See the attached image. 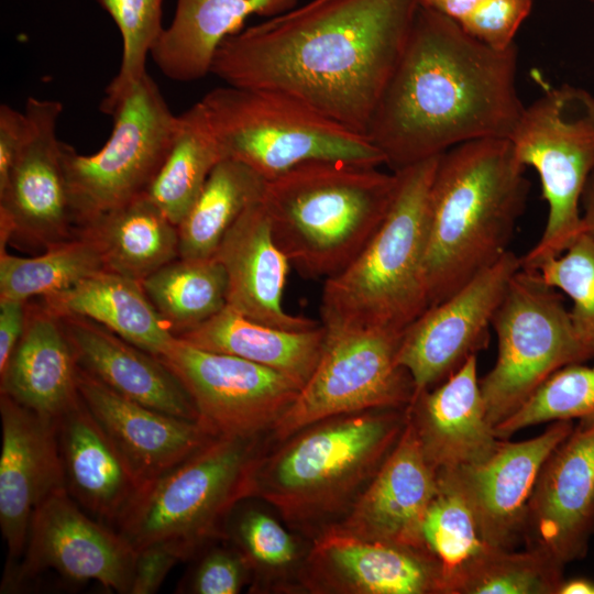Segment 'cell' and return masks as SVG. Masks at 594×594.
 <instances>
[{"instance_id":"1","label":"cell","mask_w":594,"mask_h":594,"mask_svg":"<svg viewBox=\"0 0 594 594\" xmlns=\"http://www.w3.org/2000/svg\"><path fill=\"white\" fill-rule=\"evenodd\" d=\"M419 7L311 0L227 37L210 74L229 86L290 95L365 134Z\"/></svg>"},{"instance_id":"2","label":"cell","mask_w":594,"mask_h":594,"mask_svg":"<svg viewBox=\"0 0 594 594\" xmlns=\"http://www.w3.org/2000/svg\"><path fill=\"white\" fill-rule=\"evenodd\" d=\"M517 47L496 50L420 4L366 129L392 172L479 139H509L524 111Z\"/></svg>"},{"instance_id":"3","label":"cell","mask_w":594,"mask_h":594,"mask_svg":"<svg viewBox=\"0 0 594 594\" xmlns=\"http://www.w3.org/2000/svg\"><path fill=\"white\" fill-rule=\"evenodd\" d=\"M525 168L509 139L473 140L439 155L427 201L429 307L509 251L529 193Z\"/></svg>"},{"instance_id":"4","label":"cell","mask_w":594,"mask_h":594,"mask_svg":"<svg viewBox=\"0 0 594 594\" xmlns=\"http://www.w3.org/2000/svg\"><path fill=\"white\" fill-rule=\"evenodd\" d=\"M406 421L407 407L308 425L264 451L253 473L251 497L265 501L294 529L317 536L349 512Z\"/></svg>"},{"instance_id":"5","label":"cell","mask_w":594,"mask_h":594,"mask_svg":"<svg viewBox=\"0 0 594 594\" xmlns=\"http://www.w3.org/2000/svg\"><path fill=\"white\" fill-rule=\"evenodd\" d=\"M397 188V172L319 160L267 180L263 204L273 238L292 266L302 277L324 280L367 244Z\"/></svg>"},{"instance_id":"6","label":"cell","mask_w":594,"mask_h":594,"mask_svg":"<svg viewBox=\"0 0 594 594\" xmlns=\"http://www.w3.org/2000/svg\"><path fill=\"white\" fill-rule=\"evenodd\" d=\"M438 157L397 170L396 196L374 235L350 264L323 280L320 323L327 331L403 333L429 307L427 201Z\"/></svg>"},{"instance_id":"7","label":"cell","mask_w":594,"mask_h":594,"mask_svg":"<svg viewBox=\"0 0 594 594\" xmlns=\"http://www.w3.org/2000/svg\"><path fill=\"white\" fill-rule=\"evenodd\" d=\"M262 436L215 437L143 484L117 519L116 530L134 550L168 541L187 559L224 536L233 510L251 498L253 473L266 450Z\"/></svg>"},{"instance_id":"8","label":"cell","mask_w":594,"mask_h":594,"mask_svg":"<svg viewBox=\"0 0 594 594\" xmlns=\"http://www.w3.org/2000/svg\"><path fill=\"white\" fill-rule=\"evenodd\" d=\"M200 102L224 158L244 163L266 180L310 161L385 164L365 134L290 95L226 85Z\"/></svg>"},{"instance_id":"9","label":"cell","mask_w":594,"mask_h":594,"mask_svg":"<svg viewBox=\"0 0 594 594\" xmlns=\"http://www.w3.org/2000/svg\"><path fill=\"white\" fill-rule=\"evenodd\" d=\"M518 161L539 175L548 218L521 267L535 271L583 233L581 198L594 169V96L563 84L546 90L524 111L509 138Z\"/></svg>"},{"instance_id":"10","label":"cell","mask_w":594,"mask_h":594,"mask_svg":"<svg viewBox=\"0 0 594 594\" xmlns=\"http://www.w3.org/2000/svg\"><path fill=\"white\" fill-rule=\"evenodd\" d=\"M492 326L497 358L480 388L494 428L556 371L587 358L561 296L536 271L520 267L514 274Z\"/></svg>"},{"instance_id":"11","label":"cell","mask_w":594,"mask_h":594,"mask_svg":"<svg viewBox=\"0 0 594 594\" xmlns=\"http://www.w3.org/2000/svg\"><path fill=\"white\" fill-rule=\"evenodd\" d=\"M111 135L98 152L79 154L63 143V161L79 227L146 193L177 129L158 86L146 74L110 113Z\"/></svg>"},{"instance_id":"12","label":"cell","mask_w":594,"mask_h":594,"mask_svg":"<svg viewBox=\"0 0 594 594\" xmlns=\"http://www.w3.org/2000/svg\"><path fill=\"white\" fill-rule=\"evenodd\" d=\"M402 334L375 329L327 331L318 364L272 429L274 439L284 440L333 416L406 408L415 385L397 363Z\"/></svg>"},{"instance_id":"13","label":"cell","mask_w":594,"mask_h":594,"mask_svg":"<svg viewBox=\"0 0 594 594\" xmlns=\"http://www.w3.org/2000/svg\"><path fill=\"white\" fill-rule=\"evenodd\" d=\"M158 358L182 382L199 420L216 436L252 437L272 431L301 388L277 371L178 338Z\"/></svg>"},{"instance_id":"14","label":"cell","mask_w":594,"mask_h":594,"mask_svg":"<svg viewBox=\"0 0 594 594\" xmlns=\"http://www.w3.org/2000/svg\"><path fill=\"white\" fill-rule=\"evenodd\" d=\"M62 111L57 100L26 101V139L0 191V251L13 240L45 251L80 235L57 138Z\"/></svg>"},{"instance_id":"15","label":"cell","mask_w":594,"mask_h":594,"mask_svg":"<svg viewBox=\"0 0 594 594\" xmlns=\"http://www.w3.org/2000/svg\"><path fill=\"white\" fill-rule=\"evenodd\" d=\"M134 561L135 550L116 529L88 517L66 488H61L35 510L23 559L6 569L1 592H13L51 569L73 582L97 581L130 594Z\"/></svg>"},{"instance_id":"16","label":"cell","mask_w":594,"mask_h":594,"mask_svg":"<svg viewBox=\"0 0 594 594\" xmlns=\"http://www.w3.org/2000/svg\"><path fill=\"white\" fill-rule=\"evenodd\" d=\"M520 267V257L507 251L404 330L397 363L410 374L415 395L443 382L486 346L494 315Z\"/></svg>"},{"instance_id":"17","label":"cell","mask_w":594,"mask_h":594,"mask_svg":"<svg viewBox=\"0 0 594 594\" xmlns=\"http://www.w3.org/2000/svg\"><path fill=\"white\" fill-rule=\"evenodd\" d=\"M296 578L311 594H446L442 569L425 550L333 527L315 536Z\"/></svg>"},{"instance_id":"18","label":"cell","mask_w":594,"mask_h":594,"mask_svg":"<svg viewBox=\"0 0 594 594\" xmlns=\"http://www.w3.org/2000/svg\"><path fill=\"white\" fill-rule=\"evenodd\" d=\"M574 426L573 421L551 422L534 438L501 440L479 463L438 473L465 501L488 546L516 549L524 542L528 503L541 468Z\"/></svg>"},{"instance_id":"19","label":"cell","mask_w":594,"mask_h":594,"mask_svg":"<svg viewBox=\"0 0 594 594\" xmlns=\"http://www.w3.org/2000/svg\"><path fill=\"white\" fill-rule=\"evenodd\" d=\"M594 528V424H578L543 463L528 503L524 543L562 565L583 559Z\"/></svg>"},{"instance_id":"20","label":"cell","mask_w":594,"mask_h":594,"mask_svg":"<svg viewBox=\"0 0 594 594\" xmlns=\"http://www.w3.org/2000/svg\"><path fill=\"white\" fill-rule=\"evenodd\" d=\"M0 527L7 568L23 556L33 515L42 502L65 488L56 420L0 394Z\"/></svg>"},{"instance_id":"21","label":"cell","mask_w":594,"mask_h":594,"mask_svg":"<svg viewBox=\"0 0 594 594\" xmlns=\"http://www.w3.org/2000/svg\"><path fill=\"white\" fill-rule=\"evenodd\" d=\"M438 490V472L426 459L407 418L396 444L363 492L330 527L366 540L424 550L421 526Z\"/></svg>"},{"instance_id":"22","label":"cell","mask_w":594,"mask_h":594,"mask_svg":"<svg viewBox=\"0 0 594 594\" xmlns=\"http://www.w3.org/2000/svg\"><path fill=\"white\" fill-rule=\"evenodd\" d=\"M78 389L141 485L218 437L199 419L176 417L128 399L79 367Z\"/></svg>"},{"instance_id":"23","label":"cell","mask_w":594,"mask_h":594,"mask_svg":"<svg viewBox=\"0 0 594 594\" xmlns=\"http://www.w3.org/2000/svg\"><path fill=\"white\" fill-rule=\"evenodd\" d=\"M407 418L438 473L479 463L501 442L486 417L476 354L440 384L416 394Z\"/></svg>"},{"instance_id":"24","label":"cell","mask_w":594,"mask_h":594,"mask_svg":"<svg viewBox=\"0 0 594 594\" xmlns=\"http://www.w3.org/2000/svg\"><path fill=\"white\" fill-rule=\"evenodd\" d=\"M228 278L227 306L260 323L302 331L320 321L284 309L289 260L277 246L263 200L248 208L229 229L213 255Z\"/></svg>"},{"instance_id":"25","label":"cell","mask_w":594,"mask_h":594,"mask_svg":"<svg viewBox=\"0 0 594 594\" xmlns=\"http://www.w3.org/2000/svg\"><path fill=\"white\" fill-rule=\"evenodd\" d=\"M59 318L80 370L128 399L176 417L199 419L190 395L160 358L87 318Z\"/></svg>"},{"instance_id":"26","label":"cell","mask_w":594,"mask_h":594,"mask_svg":"<svg viewBox=\"0 0 594 594\" xmlns=\"http://www.w3.org/2000/svg\"><path fill=\"white\" fill-rule=\"evenodd\" d=\"M0 394L57 420L75 406L78 365L61 318L29 300L25 330L0 372Z\"/></svg>"},{"instance_id":"27","label":"cell","mask_w":594,"mask_h":594,"mask_svg":"<svg viewBox=\"0 0 594 594\" xmlns=\"http://www.w3.org/2000/svg\"><path fill=\"white\" fill-rule=\"evenodd\" d=\"M56 437L66 491L114 525L142 485L81 397L56 420Z\"/></svg>"},{"instance_id":"28","label":"cell","mask_w":594,"mask_h":594,"mask_svg":"<svg viewBox=\"0 0 594 594\" xmlns=\"http://www.w3.org/2000/svg\"><path fill=\"white\" fill-rule=\"evenodd\" d=\"M299 0H177L172 23L163 30L151 57L169 79L193 81L210 74L221 43L241 31L250 15L274 18Z\"/></svg>"},{"instance_id":"29","label":"cell","mask_w":594,"mask_h":594,"mask_svg":"<svg viewBox=\"0 0 594 594\" xmlns=\"http://www.w3.org/2000/svg\"><path fill=\"white\" fill-rule=\"evenodd\" d=\"M40 302L58 317L92 320L157 358L177 338L147 298L141 282L107 270L67 290L42 297Z\"/></svg>"},{"instance_id":"30","label":"cell","mask_w":594,"mask_h":594,"mask_svg":"<svg viewBox=\"0 0 594 594\" xmlns=\"http://www.w3.org/2000/svg\"><path fill=\"white\" fill-rule=\"evenodd\" d=\"M326 336L322 324L290 331L256 322L226 306L211 319L177 338L204 350L266 366L302 387L318 364Z\"/></svg>"},{"instance_id":"31","label":"cell","mask_w":594,"mask_h":594,"mask_svg":"<svg viewBox=\"0 0 594 594\" xmlns=\"http://www.w3.org/2000/svg\"><path fill=\"white\" fill-rule=\"evenodd\" d=\"M97 245L107 271L138 282L179 257L178 227L146 194L81 227Z\"/></svg>"},{"instance_id":"32","label":"cell","mask_w":594,"mask_h":594,"mask_svg":"<svg viewBox=\"0 0 594 594\" xmlns=\"http://www.w3.org/2000/svg\"><path fill=\"white\" fill-rule=\"evenodd\" d=\"M267 180L244 163L221 160L178 224L179 257L209 258L241 215L263 200Z\"/></svg>"},{"instance_id":"33","label":"cell","mask_w":594,"mask_h":594,"mask_svg":"<svg viewBox=\"0 0 594 594\" xmlns=\"http://www.w3.org/2000/svg\"><path fill=\"white\" fill-rule=\"evenodd\" d=\"M223 158L199 100L178 116L170 150L145 194L178 227Z\"/></svg>"},{"instance_id":"34","label":"cell","mask_w":594,"mask_h":594,"mask_svg":"<svg viewBox=\"0 0 594 594\" xmlns=\"http://www.w3.org/2000/svg\"><path fill=\"white\" fill-rule=\"evenodd\" d=\"M142 287L176 337L199 327L227 306L228 278L215 256L177 257L142 280Z\"/></svg>"},{"instance_id":"35","label":"cell","mask_w":594,"mask_h":594,"mask_svg":"<svg viewBox=\"0 0 594 594\" xmlns=\"http://www.w3.org/2000/svg\"><path fill=\"white\" fill-rule=\"evenodd\" d=\"M106 270L96 243L86 234L21 257L0 251V298L32 300L72 288Z\"/></svg>"},{"instance_id":"36","label":"cell","mask_w":594,"mask_h":594,"mask_svg":"<svg viewBox=\"0 0 594 594\" xmlns=\"http://www.w3.org/2000/svg\"><path fill=\"white\" fill-rule=\"evenodd\" d=\"M564 568L537 549L486 546L454 576L449 594H557Z\"/></svg>"},{"instance_id":"37","label":"cell","mask_w":594,"mask_h":594,"mask_svg":"<svg viewBox=\"0 0 594 594\" xmlns=\"http://www.w3.org/2000/svg\"><path fill=\"white\" fill-rule=\"evenodd\" d=\"M594 424V366L573 363L550 375L508 418L494 427L506 440L524 428L543 422Z\"/></svg>"},{"instance_id":"38","label":"cell","mask_w":594,"mask_h":594,"mask_svg":"<svg viewBox=\"0 0 594 594\" xmlns=\"http://www.w3.org/2000/svg\"><path fill=\"white\" fill-rule=\"evenodd\" d=\"M421 546L441 566L446 594L454 576L488 546L465 501L440 480L424 517Z\"/></svg>"},{"instance_id":"39","label":"cell","mask_w":594,"mask_h":594,"mask_svg":"<svg viewBox=\"0 0 594 594\" xmlns=\"http://www.w3.org/2000/svg\"><path fill=\"white\" fill-rule=\"evenodd\" d=\"M113 19L122 37V59L106 89L100 110L110 116L147 74L146 61L162 32L163 0H96Z\"/></svg>"},{"instance_id":"40","label":"cell","mask_w":594,"mask_h":594,"mask_svg":"<svg viewBox=\"0 0 594 594\" xmlns=\"http://www.w3.org/2000/svg\"><path fill=\"white\" fill-rule=\"evenodd\" d=\"M535 271L548 286L569 296L575 336L587 360L594 359V240L583 232L561 254L547 258Z\"/></svg>"},{"instance_id":"41","label":"cell","mask_w":594,"mask_h":594,"mask_svg":"<svg viewBox=\"0 0 594 594\" xmlns=\"http://www.w3.org/2000/svg\"><path fill=\"white\" fill-rule=\"evenodd\" d=\"M230 531L235 548L258 579L285 574L301 565L304 558L295 537L267 512L245 509L232 521Z\"/></svg>"},{"instance_id":"42","label":"cell","mask_w":594,"mask_h":594,"mask_svg":"<svg viewBox=\"0 0 594 594\" xmlns=\"http://www.w3.org/2000/svg\"><path fill=\"white\" fill-rule=\"evenodd\" d=\"M251 573L238 548H213L205 553L177 592L237 594L248 583Z\"/></svg>"},{"instance_id":"43","label":"cell","mask_w":594,"mask_h":594,"mask_svg":"<svg viewBox=\"0 0 594 594\" xmlns=\"http://www.w3.org/2000/svg\"><path fill=\"white\" fill-rule=\"evenodd\" d=\"M532 0H485L459 25L472 37L496 50H506L528 16Z\"/></svg>"},{"instance_id":"44","label":"cell","mask_w":594,"mask_h":594,"mask_svg":"<svg viewBox=\"0 0 594 594\" xmlns=\"http://www.w3.org/2000/svg\"><path fill=\"white\" fill-rule=\"evenodd\" d=\"M187 557L173 542L156 541L135 550L130 594H153L158 591L169 571Z\"/></svg>"},{"instance_id":"45","label":"cell","mask_w":594,"mask_h":594,"mask_svg":"<svg viewBox=\"0 0 594 594\" xmlns=\"http://www.w3.org/2000/svg\"><path fill=\"white\" fill-rule=\"evenodd\" d=\"M26 134L28 119L25 113L2 103L0 106V191L8 184Z\"/></svg>"},{"instance_id":"46","label":"cell","mask_w":594,"mask_h":594,"mask_svg":"<svg viewBox=\"0 0 594 594\" xmlns=\"http://www.w3.org/2000/svg\"><path fill=\"white\" fill-rule=\"evenodd\" d=\"M28 311L29 300L0 298V372L23 336Z\"/></svg>"},{"instance_id":"47","label":"cell","mask_w":594,"mask_h":594,"mask_svg":"<svg viewBox=\"0 0 594 594\" xmlns=\"http://www.w3.org/2000/svg\"><path fill=\"white\" fill-rule=\"evenodd\" d=\"M484 1L485 0H420V4L448 16L460 24Z\"/></svg>"},{"instance_id":"48","label":"cell","mask_w":594,"mask_h":594,"mask_svg":"<svg viewBox=\"0 0 594 594\" xmlns=\"http://www.w3.org/2000/svg\"><path fill=\"white\" fill-rule=\"evenodd\" d=\"M583 232L594 240V169L591 173L581 198Z\"/></svg>"},{"instance_id":"49","label":"cell","mask_w":594,"mask_h":594,"mask_svg":"<svg viewBox=\"0 0 594 594\" xmlns=\"http://www.w3.org/2000/svg\"><path fill=\"white\" fill-rule=\"evenodd\" d=\"M557 594H594V580L583 576L564 579Z\"/></svg>"},{"instance_id":"50","label":"cell","mask_w":594,"mask_h":594,"mask_svg":"<svg viewBox=\"0 0 594 594\" xmlns=\"http://www.w3.org/2000/svg\"><path fill=\"white\" fill-rule=\"evenodd\" d=\"M593 544H594V528H593V540H592Z\"/></svg>"},{"instance_id":"51","label":"cell","mask_w":594,"mask_h":594,"mask_svg":"<svg viewBox=\"0 0 594 594\" xmlns=\"http://www.w3.org/2000/svg\"><path fill=\"white\" fill-rule=\"evenodd\" d=\"M318 1H327V0H318Z\"/></svg>"},{"instance_id":"52","label":"cell","mask_w":594,"mask_h":594,"mask_svg":"<svg viewBox=\"0 0 594 594\" xmlns=\"http://www.w3.org/2000/svg\"><path fill=\"white\" fill-rule=\"evenodd\" d=\"M592 2H594V0H591Z\"/></svg>"}]
</instances>
